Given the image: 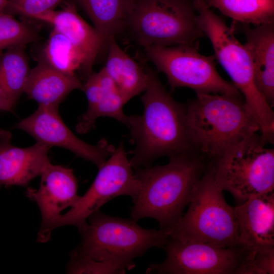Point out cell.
Wrapping results in <instances>:
<instances>
[{"instance_id": "7402d4cb", "label": "cell", "mask_w": 274, "mask_h": 274, "mask_svg": "<svg viewBox=\"0 0 274 274\" xmlns=\"http://www.w3.org/2000/svg\"><path fill=\"white\" fill-rule=\"evenodd\" d=\"M44 52L45 61L62 73L74 75L83 68L82 54L66 37L54 29L49 35Z\"/></svg>"}, {"instance_id": "603a6c76", "label": "cell", "mask_w": 274, "mask_h": 274, "mask_svg": "<svg viewBox=\"0 0 274 274\" xmlns=\"http://www.w3.org/2000/svg\"><path fill=\"white\" fill-rule=\"evenodd\" d=\"M102 88L104 91L99 99L80 117L76 125L79 133L82 134L89 131L100 117H111L126 125L128 116L123 111L126 101L117 88Z\"/></svg>"}, {"instance_id": "44dd1931", "label": "cell", "mask_w": 274, "mask_h": 274, "mask_svg": "<svg viewBox=\"0 0 274 274\" xmlns=\"http://www.w3.org/2000/svg\"><path fill=\"white\" fill-rule=\"evenodd\" d=\"M235 22L260 25L274 23V0H203Z\"/></svg>"}, {"instance_id": "484cf974", "label": "cell", "mask_w": 274, "mask_h": 274, "mask_svg": "<svg viewBox=\"0 0 274 274\" xmlns=\"http://www.w3.org/2000/svg\"><path fill=\"white\" fill-rule=\"evenodd\" d=\"M274 246L244 247L234 274H273Z\"/></svg>"}, {"instance_id": "f546056e", "label": "cell", "mask_w": 274, "mask_h": 274, "mask_svg": "<svg viewBox=\"0 0 274 274\" xmlns=\"http://www.w3.org/2000/svg\"><path fill=\"white\" fill-rule=\"evenodd\" d=\"M8 0H0V13L5 12Z\"/></svg>"}, {"instance_id": "f1b7e54d", "label": "cell", "mask_w": 274, "mask_h": 274, "mask_svg": "<svg viewBox=\"0 0 274 274\" xmlns=\"http://www.w3.org/2000/svg\"><path fill=\"white\" fill-rule=\"evenodd\" d=\"M16 103L0 88V110L12 111Z\"/></svg>"}, {"instance_id": "4fadbf2b", "label": "cell", "mask_w": 274, "mask_h": 274, "mask_svg": "<svg viewBox=\"0 0 274 274\" xmlns=\"http://www.w3.org/2000/svg\"><path fill=\"white\" fill-rule=\"evenodd\" d=\"M38 189L29 187L26 196L38 206L42 222L37 241L46 243L51 238L52 231L56 228L61 212L72 207L80 196L78 194V183L72 169L50 162L41 175Z\"/></svg>"}, {"instance_id": "6da1fadb", "label": "cell", "mask_w": 274, "mask_h": 274, "mask_svg": "<svg viewBox=\"0 0 274 274\" xmlns=\"http://www.w3.org/2000/svg\"><path fill=\"white\" fill-rule=\"evenodd\" d=\"M208 163L204 155L191 151L170 157L164 165L134 168L139 190L133 200L132 219L153 218L169 234L183 215Z\"/></svg>"}, {"instance_id": "d6986e66", "label": "cell", "mask_w": 274, "mask_h": 274, "mask_svg": "<svg viewBox=\"0 0 274 274\" xmlns=\"http://www.w3.org/2000/svg\"><path fill=\"white\" fill-rule=\"evenodd\" d=\"M131 0H76L94 24L104 51L109 41L125 31Z\"/></svg>"}, {"instance_id": "e0dca14e", "label": "cell", "mask_w": 274, "mask_h": 274, "mask_svg": "<svg viewBox=\"0 0 274 274\" xmlns=\"http://www.w3.org/2000/svg\"><path fill=\"white\" fill-rule=\"evenodd\" d=\"M256 87L271 108L274 103V23L250 28L242 24Z\"/></svg>"}, {"instance_id": "3957f363", "label": "cell", "mask_w": 274, "mask_h": 274, "mask_svg": "<svg viewBox=\"0 0 274 274\" xmlns=\"http://www.w3.org/2000/svg\"><path fill=\"white\" fill-rule=\"evenodd\" d=\"M196 95L185 106L188 135L192 149L209 161L234 143L260 131L243 97Z\"/></svg>"}, {"instance_id": "7a4b0ae2", "label": "cell", "mask_w": 274, "mask_h": 274, "mask_svg": "<svg viewBox=\"0 0 274 274\" xmlns=\"http://www.w3.org/2000/svg\"><path fill=\"white\" fill-rule=\"evenodd\" d=\"M148 86L141 97L142 115L128 116L126 125L135 145L130 160L133 168L151 166L156 159L191 151L185 107L166 91L157 74L146 68Z\"/></svg>"}, {"instance_id": "ac0fdd59", "label": "cell", "mask_w": 274, "mask_h": 274, "mask_svg": "<svg viewBox=\"0 0 274 274\" xmlns=\"http://www.w3.org/2000/svg\"><path fill=\"white\" fill-rule=\"evenodd\" d=\"M82 87L76 74L62 73L43 61L30 70L23 92L39 105L58 107L70 92Z\"/></svg>"}, {"instance_id": "30bf717a", "label": "cell", "mask_w": 274, "mask_h": 274, "mask_svg": "<svg viewBox=\"0 0 274 274\" xmlns=\"http://www.w3.org/2000/svg\"><path fill=\"white\" fill-rule=\"evenodd\" d=\"M133 168L121 143L98 168L96 178L86 193L80 196L67 213L61 215L56 228L70 225L80 231L87 226L88 218L111 199L127 195L134 200L139 190V183Z\"/></svg>"}, {"instance_id": "2e32d148", "label": "cell", "mask_w": 274, "mask_h": 274, "mask_svg": "<svg viewBox=\"0 0 274 274\" xmlns=\"http://www.w3.org/2000/svg\"><path fill=\"white\" fill-rule=\"evenodd\" d=\"M34 19L51 24L82 54L84 62L81 73L87 79L92 73L96 58L104 51L102 40L95 28L80 16L73 5L44 13Z\"/></svg>"}, {"instance_id": "7c38bea8", "label": "cell", "mask_w": 274, "mask_h": 274, "mask_svg": "<svg viewBox=\"0 0 274 274\" xmlns=\"http://www.w3.org/2000/svg\"><path fill=\"white\" fill-rule=\"evenodd\" d=\"M58 108L39 105L34 113L17 123L15 128L29 134L37 142L51 148L56 146L68 150L99 168L113 153L115 147L105 139L93 145L78 138L64 123Z\"/></svg>"}, {"instance_id": "cb8c5ba5", "label": "cell", "mask_w": 274, "mask_h": 274, "mask_svg": "<svg viewBox=\"0 0 274 274\" xmlns=\"http://www.w3.org/2000/svg\"><path fill=\"white\" fill-rule=\"evenodd\" d=\"M40 39L39 34L27 24L19 21L12 14L0 13V55L15 46H25Z\"/></svg>"}, {"instance_id": "d4e9b609", "label": "cell", "mask_w": 274, "mask_h": 274, "mask_svg": "<svg viewBox=\"0 0 274 274\" xmlns=\"http://www.w3.org/2000/svg\"><path fill=\"white\" fill-rule=\"evenodd\" d=\"M148 83L146 69L125 53L123 67L116 87L126 102L144 92Z\"/></svg>"}, {"instance_id": "83f0119b", "label": "cell", "mask_w": 274, "mask_h": 274, "mask_svg": "<svg viewBox=\"0 0 274 274\" xmlns=\"http://www.w3.org/2000/svg\"><path fill=\"white\" fill-rule=\"evenodd\" d=\"M62 0H8L5 12L18 14L34 19L54 10Z\"/></svg>"}, {"instance_id": "ffe728a7", "label": "cell", "mask_w": 274, "mask_h": 274, "mask_svg": "<svg viewBox=\"0 0 274 274\" xmlns=\"http://www.w3.org/2000/svg\"><path fill=\"white\" fill-rule=\"evenodd\" d=\"M25 47L13 46L0 55V88L15 103L23 93L30 72Z\"/></svg>"}, {"instance_id": "ba28073f", "label": "cell", "mask_w": 274, "mask_h": 274, "mask_svg": "<svg viewBox=\"0 0 274 274\" xmlns=\"http://www.w3.org/2000/svg\"><path fill=\"white\" fill-rule=\"evenodd\" d=\"M257 132L234 143L209 162L221 190L229 192L238 204L249 198L273 191L274 150Z\"/></svg>"}, {"instance_id": "52a82bcc", "label": "cell", "mask_w": 274, "mask_h": 274, "mask_svg": "<svg viewBox=\"0 0 274 274\" xmlns=\"http://www.w3.org/2000/svg\"><path fill=\"white\" fill-rule=\"evenodd\" d=\"M196 12L188 0H131L125 30L144 48L194 44L204 35Z\"/></svg>"}, {"instance_id": "277c9868", "label": "cell", "mask_w": 274, "mask_h": 274, "mask_svg": "<svg viewBox=\"0 0 274 274\" xmlns=\"http://www.w3.org/2000/svg\"><path fill=\"white\" fill-rule=\"evenodd\" d=\"M199 26L211 41L214 56L226 71L232 83L257 122L262 139L273 141L274 113L257 89L252 61L244 45L236 38L234 29L213 12L203 0H194Z\"/></svg>"}, {"instance_id": "5bb4252c", "label": "cell", "mask_w": 274, "mask_h": 274, "mask_svg": "<svg viewBox=\"0 0 274 274\" xmlns=\"http://www.w3.org/2000/svg\"><path fill=\"white\" fill-rule=\"evenodd\" d=\"M11 133L0 129V188L13 185L27 186L40 176L50 161L51 148L37 142L32 146L20 148L11 143Z\"/></svg>"}, {"instance_id": "4316f807", "label": "cell", "mask_w": 274, "mask_h": 274, "mask_svg": "<svg viewBox=\"0 0 274 274\" xmlns=\"http://www.w3.org/2000/svg\"><path fill=\"white\" fill-rule=\"evenodd\" d=\"M67 266L68 273L120 274L127 270L124 267L107 261H98L71 254Z\"/></svg>"}, {"instance_id": "9c48e42d", "label": "cell", "mask_w": 274, "mask_h": 274, "mask_svg": "<svg viewBox=\"0 0 274 274\" xmlns=\"http://www.w3.org/2000/svg\"><path fill=\"white\" fill-rule=\"evenodd\" d=\"M198 45L145 47L146 56L157 68L166 76L174 90L184 87L196 93L226 94L242 96L232 83L218 73L214 56L202 55Z\"/></svg>"}, {"instance_id": "9a60e30c", "label": "cell", "mask_w": 274, "mask_h": 274, "mask_svg": "<svg viewBox=\"0 0 274 274\" xmlns=\"http://www.w3.org/2000/svg\"><path fill=\"white\" fill-rule=\"evenodd\" d=\"M234 211L241 246H274V191L253 196Z\"/></svg>"}, {"instance_id": "8992f818", "label": "cell", "mask_w": 274, "mask_h": 274, "mask_svg": "<svg viewBox=\"0 0 274 274\" xmlns=\"http://www.w3.org/2000/svg\"><path fill=\"white\" fill-rule=\"evenodd\" d=\"M188 205L187 212L169 232V238L224 248L241 246L236 232L234 208L226 201L209 163Z\"/></svg>"}, {"instance_id": "5b68a950", "label": "cell", "mask_w": 274, "mask_h": 274, "mask_svg": "<svg viewBox=\"0 0 274 274\" xmlns=\"http://www.w3.org/2000/svg\"><path fill=\"white\" fill-rule=\"evenodd\" d=\"M89 223L79 231L81 241L72 252L77 256L111 262L133 268V260L151 248H163L168 238L161 229H145L132 219L105 214L99 210L88 218Z\"/></svg>"}, {"instance_id": "8fae6325", "label": "cell", "mask_w": 274, "mask_h": 274, "mask_svg": "<svg viewBox=\"0 0 274 274\" xmlns=\"http://www.w3.org/2000/svg\"><path fill=\"white\" fill-rule=\"evenodd\" d=\"M165 260L149 265L147 273L234 274L244 247L228 248L168 238Z\"/></svg>"}]
</instances>
